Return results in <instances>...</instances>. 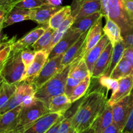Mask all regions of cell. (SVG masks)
Here are the masks:
<instances>
[{"label":"cell","mask_w":133,"mask_h":133,"mask_svg":"<svg viewBox=\"0 0 133 133\" xmlns=\"http://www.w3.org/2000/svg\"><path fill=\"white\" fill-rule=\"evenodd\" d=\"M107 97L103 89L88 93L83 98L73 114L71 126L77 133H84L90 129L97 117L108 104Z\"/></svg>","instance_id":"cell-1"},{"label":"cell","mask_w":133,"mask_h":133,"mask_svg":"<svg viewBox=\"0 0 133 133\" xmlns=\"http://www.w3.org/2000/svg\"><path fill=\"white\" fill-rule=\"evenodd\" d=\"M101 13L106 19L110 18L116 22L122 29L125 36L133 30V19L129 16L122 0H100Z\"/></svg>","instance_id":"cell-2"},{"label":"cell","mask_w":133,"mask_h":133,"mask_svg":"<svg viewBox=\"0 0 133 133\" xmlns=\"http://www.w3.org/2000/svg\"><path fill=\"white\" fill-rule=\"evenodd\" d=\"M72 63L57 73L40 88L36 89L35 98L44 102L48 108L53 97L65 94L66 81Z\"/></svg>","instance_id":"cell-3"},{"label":"cell","mask_w":133,"mask_h":133,"mask_svg":"<svg viewBox=\"0 0 133 133\" xmlns=\"http://www.w3.org/2000/svg\"><path fill=\"white\" fill-rule=\"evenodd\" d=\"M48 113H49L48 107L44 102L38 99L35 100L29 106L22 107L18 116V125L14 132L22 133L34 122Z\"/></svg>","instance_id":"cell-4"},{"label":"cell","mask_w":133,"mask_h":133,"mask_svg":"<svg viewBox=\"0 0 133 133\" xmlns=\"http://www.w3.org/2000/svg\"><path fill=\"white\" fill-rule=\"evenodd\" d=\"M0 74L9 84H19L22 81L25 74V68L22 59V51L14 52L11 50Z\"/></svg>","instance_id":"cell-5"},{"label":"cell","mask_w":133,"mask_h":133,"mask_svg":"<svg viewBox=\"0 0 133 133\" xmlns=\"http://www.w3.org/2000/svg\"><path fill=\"white\" fill-rule=\"evenodd\" d=\"M133 109V90L129 95L112 105L113 123L122 131Z\"/></svg>","instance_id":"cell-6"},{"label":"cell","mask_w":133,"mask_h":133,"mask_svg":"<svg viewBox=\"0 0 133 133\" xmlns=\"http://www.w3.org/2000/svg\"><path fill=\"white\" fill-rule=\"evenodd\" d=\"M64 54L59 55L55 57L51 58L47 61L46 63L42 69L38 76L35 79L32 84L35 90L40 88L46 83L49 79L54 77L57 73L63 70L61 65Z\"/></svg>","instance_id":"cell-7"},{"label":"cell","mask_w":133,"mask_h":133,"mask_svg":"<svg viewBox=\"0 0 133 133\" xmlns=\"http://www.w3.org/2000/svg\"><path fill=\"white\" fill-rule=\"evenodd\" d=\"M71 9V14L76 21L94 13L101 12V1L100 0H73Z\"/></svg>","instance_id":"cell-8"},{"label":"cell","mask_w":133,"mask_h":133,"mask_svg":"<svg viewBox=\"0 0 133 133\" xmlns=\"http://www.w3.org/2000/svg\"><path fill=\"white\" fill-rule=\"evenodd\" d=\"M82 32L69 29L63 37L53 48L51 53H49L48 60L55 57L59 55L64 54L69 48L82 35Z\"/></svg>","instance_id":"cell-9"},{"label":"cell","mask_w":133,"mask_h":133,"mask_svg":"<svg viewBox=\"0 0 133 133\" xmlns=\"http://www.w3.org/2000/svg\"><path fill=\"white\" fill-rule=\"evenodd\" d=\"M48 57L49 54L44 51L36 52L34 61L26 71L22 81L32 84L48 61Z\"/></svg>","instance_id":"cell-10"},{"label":"cell","mask_w":133,"mask_h":133,"mask_svg":"<svg viewBox=\"0 0 133 133\" xmlns=\"http://www.w3.org/2000/svg\"><path fill=\"white\" fill-rule=\"evenodd\" d=\"M88 31L84 32L79 37V38L70 47L68 50L64 54L61 65L63 68L72 63L75 60L80 57H83V53L84 51Z\"/></svg>","instance_id":"cell-11"},{"label":"cell","mask_w":133,"mask_h":133,"mask_svg":"<svg viewBox=\"0 0 133 133\" xmlns=\"http://www.w3.org/2000/svg\"><path fill=\"white\" fill-rule=\"evenodd\" d=\"M64 114L49 112L34 122L22 133H45Z\"/></svg>","instance_id":"cell-12"},{"label":"cell","mask_w":133,"mask_h":133,"mask_svg":"<svg viewBox=\"0 0 133 133\" xmlns=\"http://www.w3.org/2000/svg\"><path fill=\"white\" fill-rule=\"evenodd\" d=\"M62 8V6H53L48 4L41 7L32 9L31 10L29 19L35 21L39 24L48 26L51 18Z\"/></svg>","instance_id":"cell-13"},{"label":"cell","mask_w":133,"mask_h":133,"mask_svg":"<svg viewBox=\"0 0 133 133\" xmlns=\"http://www.w3.org/2000/svg\"><path fill=\"white\" fill-rule=\"evenodd\" d=\"M22 109V105L17 107L0 117V133L14 132L18 123V116Z\"/></svg>","instance_id":"cell-14"},{"label":"cell","mask_w":133,"mask_h":133,"mask_svg":"<svg viewBox=\"0 0 133 133\" xmlns=\"http://www.w3.org/2000/svg\"><path fill=\"white\" fill-rule=\"evenodd\" d=\"M48 27V25H44V27L35 29L22 38L15 41L12 45V51L14 52L22 51L24 49L28 48L30 45H32L43 35Z\"/></svg>","instance_id":"cell-15"},{"label":"cell","mask_w":133,"mask_h":133,"mask_svg":"<svg viewBox=\"0 0 133 133\" xmlns=\"http://www.w3.org/2000/svg\"><path fill=\"white\" fill-rule=\"evenodd\" d=\"M113 46L111 43H109L103 51L99 57L98 59L95 63L92 70L91 76L93 78H99L105 74L110 64L112 53Z\"/></svg>","instance_id":"cell-16"},{"label":"cell","mask_w":133,"mask_h":133,"mask_svg":"<svg viewBox=\"0 0 133 133\" xmlns=\"http://www.w3.org/2000/svg\"><path fill=\"white\" fill-rule=\"evenodd\" d=\"M119 87L116 92L112 94L110 99L108 100V105L112 106L129 95L133 90V74L118 80Z\"/></svg>","instance_id":"cell-17"},{"label":"cell","mask_w":133,"mask_h":133,"mask_svg":"<svg viewBox=\"0 0 133 133\" xmlns=\"http://www.w3.org/2000/svg\"><path fill=\"white\" fill-rule=\"evenodd\" d=\"M101 16L96 21V23L88 30V35L87 36L83 56L84 57L89 51H90L94 47L96 46L99 42L102 37L103 27H102V18Z\"/></svg>","instance_id":"cell-18"},{"label":"cell","mask_w":133,"mask_h":133,"mask_svg":"<svg viewBox=\"0 0 133 133\" xmlns=\"http://www.w3.org/2000/svg\"><path fill=\"white\" fill-rule=\"evenodd\" d=\"M110 42V40L108 38L107 36L105 35H103L101 37V40H99V42L97 43V45L94 47L90 51H89L83 57L91 74H92V70H93L95 63L97 61V60L98 59L99 57L101 55L102 52L103 51L104 49H105L107 45Z\"/></svg>","instance_id":"cell-19"},{"label":"cell","mask_w":133,"mask_h":133,"mask_svg":"<svg viewBox=\"0 0 133 133\" xmlns=\"http://www.w3.org/2000/svg\"><path fill=\"white\" fill-rule=\"evenodd\" d=\"M112 123V106L107 104L103 111L99 115L89 130L92 131V133H102L105 129L107 128Z\"/></svg>","instance_id":"cell-20"},{"label":"cell","mask_w":133,"mask_h":133,"mask_svg":"<svg viewBox=\"0 0 133 133\" xmlns=\"http://www.w3.org/2000/svg\"><path fill=\"white\" fill-rule=\"evenodd\" d=\"M27 84V83L24 81H22L18 84L16 90L12 96L11 98L3 106L0 108V115H2L6 112L9 111L19 105H22Z\"/></svg>","instance_id":"cell-21"},{"label":"cell","mask_w":133,"mask_h":133,"mask_svg":"<svg viewBox=\"0 0 133 133\" xmlns=\"http://www.w3.org/2000/svg\"><path fill=\"white\" fill-rule=\"evenodd\" d=\"M104 35H106L110 40L112 46L117 43L123 42V38L122 35V29L112 19H106V24L103 29Z\"/></svg>","instance_id":"cell-22"},{"label":"cell","mask_w":133,"mask_h":133,"mask_svg":"<svg viewBox=\"0 0 133 133\" xmlns=\"http://www.w3.org/2000/svg\"><path fill=\"white\" fill-rule=\"evenodd\" d=\"M72 103L70 97L65 94L54 97L51 101L48 107L49 112L60 113L64 114L71 107Z\"/></svg>","instance_id":"cell-23"},{"label":"cell","mask_w":133,"mask_h":133,"mask_svg":"<svg viewBox=\"0 0 133 133\" xmlns=\"http://www.w3.org/2000/svg\"><path fill=\"white\" fill-rule=\"evenodd\" d=\"M31 10L12 7L6 14L3 20V26L6 27L14 23L28 20L30 18Z\"/></svg>","instance_id":"cell-24"},{"label":"cell","mask_w":133,"mask_h":133,"mask_svg":"<svg viewBox=\"0 0 133 133\" xmlns=\"http://www.w3.org/2000/svg\"><path fill=\"white\" fill-rule=\"evenodd\" d=\"M90 75L91 74L83 57H79L72 62L68 76L83 81Z\"/></svg>","instance_id":"cell-25"},{"label":"cell","mask_w":133,"mask_h":133,"mask_svg":"<svg viewBox=\"0 0 133 133\" xmlns=\"http://www.w3.org/2000/svg\"><path fill=\"white\" fill-rule=\"evenodd\" d=\"M101 16H103L101 12L94 13V14L75 21L70 29L83 33L84 32L88 31L91 28V27L96 23V21Z\"/></svg>","instance_id":"cell-26"},{"label":"cell","mask_w":133,"mask_h":133,"mask_svg":"<svg viewBox=\"0 0 133 133\" xmlns=\"http://www.w3.org/2000/svg\"><path fill=\"white\" fill-rule=\"evenodd\" d=\"M126 48H127V45H125L124 42L117 43L114 46H113L112 53V57L110 64H109V67L107 69L103 75L110 77L112 71L115 68V67L119 63V61L122 60L123 55V53H124Z\"/></svg>","instance_id":"cell-27"},{"label":"cell","mask_w":133,"mask_h":133,"mask_svg":"<svg viewBox=\"0 0 133 133\" xmlns=\"http://www.w3.org/2000/svg\"><path fill=\"white\" fill-rule=\"evenodd\" d=\"M133 74V68L130 62L122 57V60L113 70L110 77L112 79L119 80Z\"/></svg>","instance_id":"cell-28"},{"label":"cell","mask_w":133,"mask_h":133,"mask_svg":"<svg viewBox=\"0 0 133 133\" xmlns=\"http://www.w3.org/2000/svg\"><path fill=\"white\" fill-rule=\"evenodd\" d=\"M71 14V6H62V9L56 12L49 19L48 26L52 29L55 30L58 28L60 25Z\"/></svg>","instance_id":"cell-29"},{"label":"cell","mask_w":133,"mask_h":133,"mask_svg":"<svg viewBox=\"0 0 133 133\" xmlns=\"http://www.w3.org/2000/svg\"><path fill=\"white\" fill-rule=\"evenodd\" d=\"M54 31L55 30L52 29L48 26L43 35L32 45V49L35 51L37 52L40 51H44V49H46L47 47L50 44Z\"/></svg>","instance_id":"cell-30"},{"label":"cell","mask_w":133,"mask_h":133,"mask_svg":"<svg viewBox=\"0 0 133 133\" xmlns=\"http://www.w3.org/2000/svg\"><path fill=\"white\" fill-rule=\"evenodd\" d=\"M18 84H10L4 81L0 86V108L3 106L15 93Z\"/></svg>","instance_id":"cell-31"},{"label":"cell","mask_w":133,"mask_h":133,"mask_svg":"<svg viewBox=\"0 0 133 133\" xmlns=\"http://www.w3.org/2000/svg\"><path fill=\"white\" fill-rule=\"evenodd\" d=\"M91 78H92L91 75L87 76L75 88L71 96L70 97L71 102L72 103L75 102V101L79 100L80 98H81L83 96H84V94L87 92V90L89 88V86L91 81Z\"/></svg>","instance_id":"cell-32"},{"label":"cell","mask_w":133,"mask_h":133,"mask_svg":"<svg viewBox=\"0 0 133 133\" xmlns=\"http://www.w3.org/2000/svg\"><path fill=\"white\" fill-rule=\"evenodd\" d=\"M48 4H49L48 0H18L13 4L12 7L32 10Z\"/></svg>","instance_id":"cell-33"},{"label":"cell","mask_w":133,"mask_h":133,"mask_svg":"<svg viewBox=\"0 0 133 133\" xmlns=\"http://www.w3.org/2000/svg\"><path fill=\"white\" fill-rule=\"evenodd\" d=\"M99 82L103 87L107 88L108 90H112V94L116 92L119 87L118 80L112 79L110 77L107 76L105 75H102L99 78Z\"/></svg>","instance_id":"cell-34"},{"label":"cell","mask_w":133,"mask_h":133,"mask_svg":"<svg viewBox=\"0 0 133 133\" xmlns=\"http://www.w3.org/2000/svg\"><path fill=\"white\" fill-rule=\"evenodd\" d=\"M35 54H36V51H35L33 49L32 50V49L26 48L22 51V59L25 68V72L34 61Z\"/></svg>","instance_id":"cell-35"},{"label":"cell","mask_w":133,"mask_h":133,"mask_svg":"<svg viewBox=\"0 0 133 133\" xmlns=\"http://www.w3.org/2000/svg\"><path fill=\"white\" fill-rule=\"evenodd\" d=\"M82 81L78 80L74 77L68 76L66 81V87H65V94L67 95L69 97L71 96L73 92L75 90V88L79 84V83Z\"/></svg>","instance_id":"cell-36"},{"label":"cell","mask_w":133,"mask_h":133,"mask_svg":"<svg viewBox=\"0 0 133 133\" xmlns=\"http://www.w3.org/2000/svg\"><path fill=\"white\" fill-rule=\"evenodd\" d=\"M66 114V113H65ZM72 114H68V116L65 115L64 118L62 120L58 133H68L71 128V119H72Z\"/></svg>","instance_id":"cell-37"},{"label":"cell","mask_w":133,"mask_h":133,"mask_svg":"<svg viewBox=\"0 0 133 133\" xmlns=\"http://www.w3.org/2000/svg\"><path fill=\"white\" fill-rule=\"evenodd\" d=\"M12 50V45H9L4 48L0 52V72L2 70L5 62L7 61Z\"/></svg>","instance_id":"cell-38"},{"label":"cell","mask_w":133,"mask_h":133,"mask_svg":"<svg viewBox=\"0 0 133 133\" xmlns=\"http://www.w3.org/2000/svg\"><path fill=\"white\" fill-rule=\"evenodd\" d=\"M123 58L130 62L133 68V46H127L123 53Z\"/></svg>","instance_id":"cell-39"},{"label":"cell","mask_w":133,"mask_h":133,"mask_svg":"<svg viewBox=\"0 0 133 133\" xmlns=\"http://www.w3.org/2000/svg\"><path fill=\"white\" fill-rule=\"evenodd\" d=\"M64 116L65 114H64L63 116H61V118H60L59 119H58V120H57V122H56L45 133H58L60 125H61L63 119L64 118Z\"/></svg>","instance_id":"cell-40"},{"label":"cell","mask_w":133,"mask_h":133,"mask_svg":"<svg viewBox=\"0 0 133 133\" xmlns=\"http://www.w3.org/2000/svg\"><path fill=\"white\" fill-rule=\"evenodd\" d=\"M123 132L133 133V109L129 116Z\"/></svg>","instance_id":"cell-41"},{"label":"cell","mask_w":133,"mask_h":133,"mask_svg":"<svg viewBox=\"0 0 133 133\" xmlns=\"http://www.w3.org/2000/svg\"><path fill=\"white\" fill-rule=\"evenodd\" d=\"M125 9L131 19H133V0H122Z\"/></svg>","instance_id":"cell-42"},{"label":"cell","mask_w":133,"mask_h":133,"mask_svg":"<svg viewBox=\"0 0 133 133\" xmlns=\"http://www.w3.org/2000/svg\"><path fill=\"white\" fill-rule=\"evenodd\" d=\"M123 131L115 124L112 123L110 126L105 129L102 133H122Z\"/></svg>","instance_id":"cell-43"},{"label":"cell","mask_w":133,"mask_h":133,"mask_svg":"<svg viewBox=\"0 0 133 133\" xmlns=\"http://www.w3.org/2000/svg\"><path fill=\"white\" fill-rule=\"evenodd\" d=\"M12 7L9 6H0V24L3 22L5 16L8 12Z\"/></svg>","instance_id":"cell-44"},{"label":"cell","mask_w":133,"mask_h":133,"mask_svg":"<svg viewBox=\"0 0 133 133\" xmlns=\"http://www.w3.org/2000/svg\"><path fill=\"white\" fill-rule=\"evenodd\" d=\"M123 42L127 46H133V30L126 36H123Z\"/></svg>","instance_id":"cell-45"},{"label":"cell","mask_w":133,"mask_h":133,"mask_svg":"<svg viewBox=\"0 0 133 133\" xmlns=\"http://www.w3.org/2000/svg\"><path fill=\"white\" fill-rule=\"evenodd\" d=\"M15 39H16V36L13 37L12 38L10 39L9 40H6V41H1L0 42V52L3 50L5 48H6V46L9 45H12L15 42Z\"/></svg>","instance_id":"cell-46"},{"label":"cell","mask_w":133,"mask_h":133,"mask_svg":"<svg viewBox=\"0 0 133 133\" xmlns=\"http://www.w3.org/2000/svg\"><path fill=\"white\" fill-rule=\"evenodd\" d=\"M18 1V0H0V6H9L12 7L13 4Z\"/></svg>","instance_id":"cell-47"},{"label":"cell","mask_w":133,"mask_h":133,"mask_svg":"<svg viewBox=\"0 0 133 133\" xmlns=\"http://www.w3.org/2000/svg\"><path fill=\"white\" fill-rule=\"evenodd\" d=\"M4 28V26H3V22L0 24V42L1 41H3L2 40V30Z\"/></svg>","instance_id":"cell-48"},{"label":"cell","mask_w":133,"mask_h":133,"mask_svg":"<svg viewBox=\"0 0 133 133\" xmlns=\"http://www.w3.org/2000/svg\"><path fill=\"white\" fill-rule=\"evenodd\" d=\"M68 133H77V131L75 129H74L72 127H71V129L70 130V131H69Z\"/></svg>","instance_id":"cell-49"},{"label":"cell","mask_w":133,"mask_h":133,"mask_svg":"<svg viewBox=\"0 0 133 133\" xmlns=\"http://www.w3.org/2000/svg\"><path fill=\"white\" fill-rule=\"evenodd\" d=\"M4 81H4L3 77H2L1 74H0V86L1 85V84H2V83H3Z\"/></svg>","instance_id":"cell-50"},{"label":"cell","mask_w":133,"mask_h":133,"mask_svg":"<svg viewBox=\"0 0 133 133\" xmlns=\"http://www.w3.org/2000/svg\"><path fill=\"white\" fill-rule=\"evenodd\" d=\"M122 133H129V132H122Z\"/></svg>","instance_id":"cell-51"},{"label":"cell","mask_w":133,"mask_h":133,"mask_svg":"<svg viewBox=\"0 0 133 133\" xmlns=\"http://www.w3.org/2000/svg\"><path fill=\"white\" fill-rule=\"evenodd\" d=\"M8 133H15V132H8Z\"/></svg>","instance_id":"cell-52"},{"label":"cell","mask_w":133,"mask_h":133,"mask_svg":"<svg viewBox=\"0 0 133 133\" xmlns=\"http://www.w3.org/2000/svg\"><path fill=\"white\" fill-rule=\"evenodd\" d=\"M0 117H1V115H0Z\"/></svg>","instance_id":"cell-53"}]
</instances>
